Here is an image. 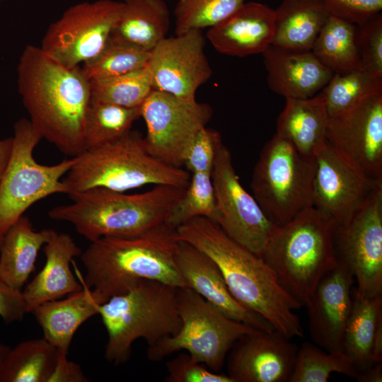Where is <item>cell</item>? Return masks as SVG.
<instances>
[{"label":"cell","instance_id":"cell-24","mask_svg":"<svg viewBox=\"0 0 382 382\" xmlns=\"http://www.w3.org/2000/svg\"><path fill=\"white\" fill-rule=\"evenodd\" d=\"M328 115L323 93L307 98H286L277 120L276 133L301 155L314 158L326 143Z\"/></svg>","mask_w":382,"mask_h":382},{"label":"cell","instance_id":"cell-22","mask_svg":"<svg viewBox=\"0 0 382 382\" xmlns=\"http://www.w3.org/2000/svg\"><path fill=\"white\" fill-rule=\"evenodd\" d=\"M262 55L270 89L285 99L312 97L322 91L333 75L311 50L271 45Z\"/></svg>","mask_w":382,"mask_h":382},{"label":"cell","instance_id":"cell-8","mask_svg":"<svg viewBox=\"0 0 382 382\" xmlns=\"http://www.w3.org/2000/svg\"><path fill=\"white\" fill-rule=\"evenodd\" d=\"M177 306L181 328L175 335L148 347L151 361H158L185 350L209 370L218 372L236 342L260 330L228 318L187 286L178 289Z\"/></svg>","mask_w":382,"mask_h":382},{"label":"cell","instance_id":"cell-47","mask_svg":"<svg viewBox=\"0 0 382 382\" xmlns=\"http://www.w3.org/2000/svg\"><path fill=\"white\" fill-rule=\"evenodd\" d=\"M371 359L374 364L382 362V320L376 327L371 352Z\"/></svg>","mask_w":382,"mask_h":382},{"label":"cell","instance_id":"cell-19","mask_svg":"<svg viewBox=\"0 0 382 382\" xmlns=\"http://www.w3.org/2000/svg\"><path fill=\"white\" fill-rule=\"evenodd\" d=\"M354 278L337 260L336 267L320 281L308 303V329L313 342L327 352H342L346 325L353 299Z\"/></svg>","mask_w":382,"mask_h":382},{"label":"cell","instance_id":"cell-33","mask_svg":"<svg viewBox=\"0 0 382 382\" xmlns=\"http://www.w3.org/2000/svg\"><path fill=\"white\" fill-rule=\"evenodd\" d=\"M329 117L354 108L369 97L382 93V77L364 69L334 74L322 89Z\"/></svg>","mask_w":382,"mask_h":382},{"label":"cell","instance_id":"cell-6","mask_svg":"<svg viewBox=\"0 0 382 382\" xmlns=\"http://www.w3.org/2000/svg\"><path fill=\"white\" fill-rule=\"evenodd\" d=\"M74 158L73 165L62 180L67 195L93 188L124 192L147 185L187 187L190 179L187 170L151 155L144 138L132 131Z\"/></svg>","mask_w":382,"mask_h":382},{"label":"cell","instance_id":"cell-32","mask_svg":"<svg viewBox=\"0 0 382 382\" xmlns=\"http://www.w3.org/2000/svg\"><path fill=\"white\" fill-rule=\"evenodd\" d=\"M139 117L140 107L125 108L91 99L85 120L86 150L124 137Z\"/></svg>","mask_w":382,"mask_h":382},{"label":"cell","instance_id":"cell-38","mask_svg":"<svg viewBox=\"0 0 382 382\" xmlns=\"http://www.w3.org/2000/svg\"><path fill=\"white\" fill-rule=\"evenodd\" d=\"M245 0H178L175 35L211 28L236 11Z\"/></svg>","mask_w":382,"mask_h":382},{"label":"cell","instance_id":"cell-25","mask_svg":"<svg viewBox=\"0 0 382 382\" xmlns=\"http://www.w3.org/2000/svg\"><path fill=\"white\" fill-rule=\"evenodd\" d=\"M71 294L63 300L45 302L33 311L40 325L43 337L58 350L68 354L73 337L78 328L88 319L98 315L99 305L90 289Z\"/></svg>","mask_w":382,"mask_h":382},{"label":"cell","instance_id":"cell-15","mask_svg":"<svg viewBox=\"0 0 382 382\" xmlns=\"http://www.w3.org/2000/svg\"><path fill=\"white\" fill-rule=\"evenodd\" d=\"M313 207L337 226L346 223L380 186L329 143L314 156Z\"/></svg>","mask_w":382,"mask_h":382},{"label":"cell","instance_id":"cell-31","mask_svg":"<svg viewBox=\"0 0 382 382\" xmlns=\"http://www.w3.org/2000/svg\"><path fill=\"white\" fill-rule=\"evenodd\" d=\"M57 349L44 337L23 341L10 349L0 382H48Z\"/></svg>","mask_w":382,"mask_h":382},{"label":"cell","instance_id":"cell-18","mask_svg":"<svg viewBox=\"0 0 382 382\" xmlns=\"http://www.w3.org/2000/svg\"><path fill=\"white\" fill-rule=\"evenodd\" d=\"M299 347L276 330H257L233 345L227 355L233 382H289Z\"/></svg>","mask_w":382,"mask_h":382},{"label":"cell","instance_id":"cell-21","mask_svg":"<svg viewBox=\"0 0 382 382\" xmlns=\"http://www.w3.org/2000/svg\"><path fill=\"white\" fill-rule=\"evenodd\" d=\"M274 32V9L250 1L209 28L207 37L218 52L243 57L262 54L272 45Z\"/></svg>","mask_w":382,"mask_h":382},{"label":"cell","instance_id":"cell-1","mask_svg":"<svg viewBox=\"0 0 382 382\" xmlns=\"http://www.w3.org/2000/svg\"><path fill=\"white\" fill-rule=\"evenodd\" d=\"M17 84L29 120L42 138L72 158L86 150L91 89L81 66H64L40 47L29 45L19 59Z\"/></svg>","mask_w":382,"mask_h":382},{"label":"cell","instance_id":"cell-23","mask_svg":"<svg viewBox=\"0 0 382 382\" xmlns=\"http://www.w3.org/2000/svg\"><path fill=\"white\" fill-rule=\"evenodd\" d=\"M44 253L46 260L43 268L22 291L27 313L45 302L83 289L70 267L74 257L82 252L70 235L53 230L45 244Z\"/></svg>","mask_w":382,"mask_h":382},{"label":"cell","instance_id":"cell-7","mask_svg":"<svg viewBox=\"0 0 382 382\" xmlns=\"http://www.w3.org/2000/svg\"><path fill=\"white\" fill-rule=\"evenodd\" d=\"M175 287L141 279L128 291L100 304L98 315L108 332L105 358L115 366L126 363L133 343L142 338L151 347L181 328Z\"/></svg>","mask_w":382,"mask_h":382},{"label":"cell","instance_id":"cell-36","mask_svg":"<svg viewBox=\"0 0 382 382\" xmlns=\"http://www.w3.org/2000/svg\"><path fill=\"white\" fill-rule=\"evenodd\" d=\"M205 217L217 224V208L211 173H192L183 195L170 210L166 222L176 228L196 217Z\"/></svg>","mask_w":382,"mask_h":382},{"label":"cell","instance_id":"cell-10","mask_svg":"<svg viewBox=\"0 0 382 382\" xmlns=\"http://www.w3.org/2000/svg\"><path fill=\"white\" fill-rule=\"evenodd\" d=\"M10 160L0 182V233L3 235L33 204L55 193H66L61 180L74 163V158L45 166L35 161L33 151L41 135L28 119L21 118L13 126Z\"/></svg>","mask_w":382,"mask_h":382},{"label":"cell","instance_id":"cell-41","mask_svg":"<svg viewBox=\"0 0 382 382\" xmlns=\"http://www.w3.org/2000/svg\"><path fill=\"white\" fill-rule=\"evenodd\" d=\"M166 370V382H233L228 375L205 368L189 353H180L169 360Z\"/></svg>","mask_w":382,"mask_h":382},{"label":"cell","instance_id":"cell-39","mask_svg":"<svg viewBox=\"0 0 382 382\" xmlns=\"http://www.w3.org/2000/svg\"><path fill=\"white\" fill-rule=\"evenodd\" d=\"M223 145L220 133L202 128L192 138L183 156V166L192 173H212L217 153Z\"/></svg>","mask_w":382,"mask_h":382},{"label":"cell","instance_id":"cell-11","mask_svg":"<svg viewBox=\"0 0 382 382\" xmlns=\"http://www.w3.org/2000/svg\"><path fill=\"white\" fill-rule=\"evenodd\" d=\"M123 7V1L114 0L75 4L49 26L40 48L66 67L91 61L110 42Z\"/></svg>","mask_w":382,"mask_h":382},{"label":"cell","instance_id":"cell-42","mask_svg":"<svg viewBox=\"0 0 382 382\" xmlns=\"http://www.w3.org/2000/svg\"><path fill=\"white\" fill-rule=\"evenodd\" d=\"M330 15L357 25L381 13L382 0H323Z\"/></svg>","mask_w":382,"mask_h":382},{"label":"cell","instance_id":"cell-37","mask_svg":"<svg viewBox=\"0 0 382 382\" xmlns=\"http://www.w3.org/2000/svg\"><path fill=\"white\" fill-rule=\"evenodd\" d=\"M150 52L134 45L110 40L97 57L81 67L89 81L114 77L146 66Z\"/></svg>","mask_w":382,"mask_h":382},{"label":"cell","instance_id":"cell-17","mask_svg":"<svg viewBox=\"0 0 382 382\" xmlns=\"http://www.w3.org/2000/svg\"><path fill=\"white\" fill-rule=\"evenodd\" d=\"M326 141L369 177L382 180V93L329 117Z\"/></svg>","mask_w":382,"mask_h":382},{"label":"cell","instance_id":"cell-5","mask_svg":"<svg viewBox=\"0 0 382 382\" xmlns=\"http://www.w3.org/2000/svg\"><path fill=\"white\" fill-rule=\"evenodd\" d=\"M337 226L313 207L274 226L260 256L282 287L306 306L320 281L337 264Z\"/></svg>","mask_w":382,"mask_h":382},{"label":"cell","instance_id":"cell-49","mask_svg":"<svg viewBox=\"0 0 382 382\" xmlns=\"http://www.w3.org/2000/svg\"><path fill=\"white\" fill-rule=\"evenodd\" d=\"M4 235L0 233V249L1 247L2 241H3Z\"/></svg>","mask_w":382,"mask_h":382},{"label":"cell","instance_id":"cell-34","mask_svg":"<svg viewBox=\"0 0 382 382\" xmlns=\"http://www.w3.org/2000/svg\"><path fill=\"white\" fill-rule=\"evenodd\" d=\"M332 373L356 379L357 371L349 357L342 352H325L310 342L298 349L294 369L289 382H326Z\"/></svg>","mask_w":382,"mask_h":382},{"label":"cell","instance_id":"cell-28","mask_svg":"<svg viewBox=\"0 0 382 382\" xmlns=\"http://www.w3.org/2000/svg\"><path fill=\"white\" fill-rule=\"evenodd\" d=\"M274 13L272 45L303 50H311L330 16L323 0H283Z\"/></svg>","mask_w":382,"mask_h":382},{"label":"cell","instance_id":"cell-46","mask_svg":"<svg viewBox=\"0 0 382 382\" xmlns=\"http://www.w3.org/2000/svg\"><path fill=\"white\" fill-rule=\"evenodd\" d=\"M13 141V137L0 140V182L11 158Z\"/></svg>","mask_w":382,"mask_h":382},{"label":"cell","instance_id":"cell-2","mask_svg":"<svg viewBox=\"0 0 382 382\" xmlns=\"http://www.w3.org/2000/svg\"><path fill=\"white\" fill-rule=\"evenodd\" d=\"M176 233L178 240L192 244L216 263L228 290L242 306L261 316L289 339L303 336L294 312L303 306L282 287L260 255L231 239L205 217L179 226Z\"/></svg>","mask_w":382,"mask_h":382},{"label":"cell","instance_id":"cell-4","mask_svg":"<svg viewBox=\"0 0 382 382\" xmlns=\"http://www.w3.org/2000/svg\"><path fill=\"white\" fill-rule=\"evenodd\" d=\"M185 187L158 185L132 195L93 188L68 194L72 202L53 207L48 215L53 220L70 223L91 242L135 235L166 222Z\"/></svg>","mask_w":382,"mask_h":382},{"label":"cell","instance_id":"cell-12","mask_svg":"<svg viewBox=\"0 0 382 382\" xmlns=\"http://www.w3.org/2000/svg\"><path fill=\"white\" fill-rule=\"evenodd\" d=\"M212 113L207 103L153 89L140 106L147 128L146 150L162 162L180 168L185 149Z\"/></svg>","mask_w":382,"mask_h":382},{"label":"cell","instance_id":"cell-20","mask_svg":"<svg viewBox=\"0 0 382 382\" xmlns=\"http://www.w3.org/2000/svg\"><path fill=\"white\" fill-rule=\"evenodd\" d=\"M176 264L185 282L228 318L272 332V325L259 314L242 306L232 296L216 263L192 244L179 240Z\"/></svg>","mask_w":382,"mask_h":382},{"label":"cell","instance_id":"cell-43","mask_svg":"<svg viewBox=\"0 0 382 382\" xmlns=\"http://www.w3.org/2000/svg\"><path fill=\"white\" fill-rule=\"evenodd\" d=\"M26 313L22 291L11 288L0 279V317L4 322H20Z\"/></svg>","mask_w":382,"mask_h":382},{"label":"cell","instance_id":"cell-27","mask_svg":"<svg viewBox=\"0 0 382 382\" xmlns=\"http://www.w3.org/2000/svg\"><path fill=\"white\" fill-rule=\"evenodd\" d=\"M110 40L151 52L166 37L170 14L163 0H123Z\"/></svg>","mask_w":382,"mask_h":382},{"label":"cell","instance_id":"cell-45","mask_svg":"<svg viewBox=\"0 0 382 382\" xmlns=\"http://www.w3.org/2000/svg\"><path fill=\"white\" fill-rule=\"evenodd\" d=\"M356 380L359 382H381L382 362L374 364L359 372Z\"/></svg>","mask_w":382,"mask_h":382},{"label":"cell","instance_id":"cell-14","mask_svg":"<svg viewBox=\"0 0 382 382\" xmlns=\"http://www.w3.org/2000/svg\"><path fill=\"white\" fill-rule=\"evenodd\" d=\"M211 176L219 214L217 224L231 239L260 255L274 225L240 183L231 154L224 144Z\"/></svg>","mask_w":382,"mask_h":382},{"label":"cell","instance_id":"cell-3","mask_svg":"<svg viewBox=\"0 0 382 382\" xmlns=\"http://www.w3.org/2000/svg\"><path fill=\"white\" fill-rule=\"evenodd\" d=\"M176 228L167 222L142 233L103 237L80 255L86 270L82 284L102 304L128 291L141 279L186 286L176 264Z\"/></svg>","mask_w":382,"mask_h":382},{"label":"cell","instance_id":"cell-48","mask_svg":"<svg viewBox=\"0 0 382 382\" xmlns=\"http://www.w3.org/2000/svg\"><path fill=\"white\" fill-rule=\"evenodd\" d=\"M11 347L0 342V376Z\"/></svg>","mask_w":382,"mask_h":382},{"label":"cell","instance_id":"cell-35","mask_svg":"<svg viewBox=\"0 0 382 382\" xmlns=\"http://www.w3.org/2000/svg\"><path fill=\"white\" fill-rule=\"evenodd\" d=\"M91 99L125 108H138L154 89L147 65L133 71L90 81Z\"/></svg>","mask_w":382,"mask_h":382},{"label":"cell","instance_id":"cell-44","mask_svg":"<svg viewBox=\"0 0 382 382\" xmlns=\"http://www.w3.org/2000/svg\"><path fill=\"white\" fill-rule=\"evenodd\" d=\"M64 352L57 349V361L48 382H87L81 367L69 361Z\"/></svg>","mask_w":382,"mask_h":382},{"label":"cell","instance_id":"cell-9","mask_svg":"<svg viewBox=\"0 0 382 382\" xmlns=\"http://www.w3.org/2000/svg\"><path fill=\"white\" fill-rule=\"evenodd\" d=\"M314 158L301 155L277 133L262 148L250 187L253 197L274 226L284 225L313 207Z\"/></svg>","mask_w":382,"mask_h":382},{"label":"cell","instance_id":"cell-40","mask_svg":"<svg viewBox=\"0 0 382 382\" xmlns=\"http://www.w3.org/2000/svg\"><path fill=\"white\" fill-rule=\"evenodd\" d=\"M357 45L361 67L382 77V14L357 25Z\"/></svg>","mask_w":382,"mask_h":382},{"label":"cell","instance_id":"cell-30","mask_svg":"<svg viewBox=\"0 0 382 382\" xmlns=\"http://www.w3.org/2000/svg\"><path fill=\"white\" fill-rule=\"evenodd\" d=\"M311 52L333 74L363 69L357 45V25L330 15Z\"/></svg>","mask_w":382,"mask_h":382},{"label":"cell","instance_id":"cell-29","mask_svg":"<svg viewBox=\"0 0 382 382\" xmlns=\"http://www.w3.org/2000/svg\"><path fill=\"white\" fill-rule=\"evenodd\" d=\"M381 320L382 295L356 294L345 330L343 352L352 361L357 373L374 364L371 359L372 345Z\"/></svg>","mask_w":382,"mask_h":382},{"label":"cell","instance_id":"cell-26","mask_svg":"<svg viewBox=\"0 0 382 382\" xmlns=\"http://www.w3.org/2000/svg\"><path fill=\"white\" fill-rule=\"evenodd\" d=\"M52 231H36L23 215L14 222L4 234L0 249V279L11 288L22 291L34 270L41 247L48 241Z\"/></svg>","mask_w":382,"mask_h":382},{"label":"cell","instance_id":"cell-13","mask_svg":"<svg viewBox=\"0 0 382 382\" xmlns=\"http://www.w3.org/2000/svg\"><path fill=\"white\" fill-rule=\"evenodd\" d=\"M337 260L357 282L356 294L382 295V186L344 224L337 226Z\"/></svg>","mask_w":382,"mask_h":382},{"label":"cell","instance_id":"cell-16","mask_svg":"<svg viewBox=\"0 0 382 382\" xmlns=\"http://www.w3.org/2000/svg\"><path fill=\"white\" fill-rule=\"evenodd\" d=\"M202 30L165 37L150 52L147 63L154 90L193 100L212 70Z\"/></svg>","mask_w":382,"mask_h":382}]
</instances>
